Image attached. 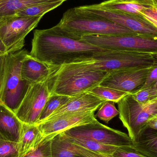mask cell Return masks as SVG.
<instances>
[{
  "label": "cell",
  "instance_id": "6da1fadb",
  "mask_svg": "<svg viewBox=\"0 0 157 157\" xmlns=\"http://www.w3.org/2000/svg\"><path fill=\"white\" fill-rule=\"evenodd\" d=\"M29 55L52 67H59L88 59L105 49L77 38L58 25L48 29H36Z\"/></svg>",
  "mask_w": 157,
  "mask_h": 157
},
{
  "label": "cell",
  "instance_id": "7a4b0ae2",
  "mask_svg": "<svg viewBox=\"0 0 157 157\" xmlns=\"http://www.w3.org/2000/svg\"><path fill=\"white\" fill-rule=\"evenodd\" d=\"M156 63L157 59L150 54L110 50L59 67L49 66L48 79L54 81L92 72H110L127 68H148Z\"/></svg>",
  "mask_w": 157,
  "mask_h": 157
},
{
  "label": "cell",
  "instance_id": "3957f363",
  "mask_svg": "<svg viewBox=\"0 0 157 157\" xmlns=\"http://www.w3.org/2000/svg\"><path fill=\"white\" fill-rule=\"evenodd\" d=\"M58 25L77 38L87 36H128L136 33L101 17L79 9L70 8L63 13Z\"/></svg>",
  "mask_w": 157,
  "mask_h": 157
},
{
  "label": "cell",
  "instance_id": "277c9868",
  "mask_svg": "<svg viewBox=\"0 0 157 157\" xmlns=\"http://www.w3.org/2000/svg\"><path fill=\"white\" fill-rule=\"evenodd\" d=\"M22 49L6 56L4 69L0 88V102L15 113L22 101L29 84L21 75V66L29 54Z\"/></svg>",
  "mask_w": 157,
  "mask_h": 157
},
{
  "label": "cell",
  "instance_id": "5b68a950",
  "mask_svg": "<svg viewBox=\"0 0 157 157\" xmlns=\"http://www.w3.org/2000/svg\"><path fill=\"white\" fill-rule=\"evenodd\" d=\"M117 104L119 118L134 142L146 128L148 121L157 114V98L148 103L141 104L131 94H128Z\"/></svg>",
  "mask_w": 157,
  "mask_h": 157
},
{
  "label": "cell",
  "instance_id": "8992f818",
  "mask_svg": "<svg viewBox=\"0 0 157 157\" xmlns=\"http://www.w3.org/2000/svg\"><path fill=\"white\" fill-rule=\"evenodd\" d=\"M81 39L105 49L150 54L157 59V37L136 34L128 36H84Z\"/></svg>",
  "mask_w": 157,
  "mask_h": 157
},
{
  "label": "cell",
  "instance_id": "52a82bcc",
  "mask_svg": "<svg viewBox=\"0 0 157 157\" xmlns=\"http://www.w3.org/2000/svg\"><path fill=\"white\" fill-rule=\"evenodd\" d=\"M42 17L13 15L0 18V39L8 54L22 50L26 37L36 27Z\"/></svg>",
  "mask_w": 157,
  "mask_h": 157
},
{
  "label": "cell",
  "instance_id": "ba28073f",
  "mask_svg": "<svg viewBox=\"0 0 157 157\" xmlns=\"http://www.w3.org/2000/svg\"><path fill=\"white\" fill-rule=\"evenodd\" d=\"M50 96L48 78L39 83L29 84L22 101L15 112L16 115L22 122L37 124Z\"/></svg>",
  "mask_w": 157,
  "mask_h": 157
},
{
  "label": "cell",
  "instance_id": "9c48e42d",
  "mask_svg": "<svg viewBox=\"0 0 157 157\" xmlns=\"http://www.w3.org/2000/svg\"><path fill=\"white\" fill-rule=\"evenodd\" d=\"M63 133L72 137H84L119 147L133 146V141L128 134L106 126L98 121L74 127Z\"/></svg>",
  "mask_w": 157,
  "mask_h": 157
},
{
  "label": "cell",
  "instance_id": "30bf717a",
  "mask_svg": "<svg viewBox=\"0 0 157 157\" xmlns=\"http://www.w3.org/2000/svg\"><path fill=\"white\" fill-rule=\"evenodd\" d=\"M81 10L123 26L138 35L157 37V28L140 15L112 11L98 4L78 6Z\"/></svg>",
  "mask_w": 157,
  "mask_h": 157
},
{
  "label": "cell",
  "instance_id": "8fae6325",
  "mask_svg": "<svg viewBox=\"0 0 157 157\" xmlns=\"http://www.w3.org/2000/svg\"><path fill=\"white\" fill-rule=\"evenodd\" d=\"M96 110L67 113L46 120L37 124L43 136L42 145L61 133L74 127L98 121L94 113Z\"/></svg>",
  "mask_w": 157,
  "mask_h": 157
},
{
  "label": "cell",
  "instance_id": "7c38bea8",
  "mask_svg": "<svg viewBox=\"0 0 157 157\" xmlns=\"http://www.w3.org/2000/svg\"><path fill=\"white\" fill-rule=\"evenodd\" d=\"M107 72H92L54 81H48L50 95L72 97L88 92L99 86L108 74Z\"/></svg>",
  "mask_w": 157,
  "mask_h": 157
},
{
  "label": "cell",
  "instance_id": "4fadbf2b",
  "mask_svg": "<svg viewBox=\"0 0 157 157\" xmlns=\"http://www.w3.org/2000/svg\"><path fill=\"white\" fill-rule=\"evenodd\" d=\"M151 67L127 68L108 72L100 86L134 94L144 86Z\"/></svg>",
  "mask_w": 157,
  "mask_h": 157
},
{
  "label": "cell",
  "instance_id": "5bb4252c",
  "mask_svg": "<svg viewBox=\"0 0 157 157\" xmlns=\"http://www.w3.org/2000/svg\"><path fill=\"white\" fill-rule=\"evenodd\" d=\"M104 101H105L90 92L82 93L71 97L66 104L53 113L47 120L67 113L96 111Z\"/></svg>",
  "mask_w": 157,
  "mask_h": 157
},
{
  "label": "cell",
  "instance_id": "9a60e30c",
  "mask_svg": "<svg viewBox=\"0 0 157 157\" xmlns=\"http://www.w3.org/2000/svg\"><path fill=\"white\" fill-rule=\"evenodd\" d=\"M43 136L37 124L22 122L18 144V157H24L42 146Z\"/></svg>",
  "mask_w": 157,
  "mask_h": 157
},
{
  "label": "cell",
  "instance_id": "2e32d148",
  "mask_svg": "<svg viewBox=\"0 0 157 157\" xmlns=\"http://www.w3.org/2000/svg\"><path fill=\"white\" fill-rule=\"evenodd\" d=\"M50 74V67L48 64L31 57L29 53L22 61L21 75L29 84L39 83L48 79Z\"/></svg>",
  "mask_w": 157,
  "mask_h": 157
},
{
  "label": "cell",
  "instance_id": "e0dca14e",
  "mask_svg": "<svg viewBox=\"0 0 157 157\" xmlns=\"http://www.w3.org/2000/svg\"><path fill=\"white\" fill-rule=\"evenodd\" d=\"M22 124L15 113L0 102V136L17 143Z\"/></svg>",
  "mask_w": 157,
  "mask_h": 157
},
{
  "label": "cell",
  "instance_id": "ac0fdd59",
  "mask_svg": "<svg viewBox=\"0 0 157 157\" xmlns=\"http://www.w3.org/2000/svg\"><path fill=\"white\" fill-rule=\"evenodd\" d=\"M155 4L154 0H107L98 5L102 8L112 11L140 15L139 12L142 9Z\"/></svg>",
  "mask_w": 157,
  "mask_h": 157
},
{
  "label": "cell",
  "instance_id": "d6986e66",
  "mask_svg": "<svg viewBox=\"0 0 157 157\" xmlns=\"http://www.w3.org/2000/svg\"><path fill=\"white\" fill-rule=\"evenodd\" d=\"M133 147L146 157H157V130L146 127L133 142Z\"/></svg>",
  "mask_w": 157,
  "mask_h": 157
},
{
  "label": "cell",
  "instance_id": "ffe728a7",
  "mask_svg": "<svg viewBox=\"0 0 157 157\" xmlns=\"http://www.w3.org/2000/svg\"><path fill=\"white\" fill-rule=\"evenodd\" d=\"M141 104H146L157 98V63L152 66L144 86L138 92L131 94Z\"/></svg>",
  "mask_w": 157,
  "mask_h": 157
},
{
  "label": "cell",
  "instance_id": "44dd1931",
  "mask_svg": "<svg viewBox=\"0 0 157 157\" xmlns=\"http://www.w3.org/2000/svg\"><path fill=\"white\" fill-rule=\"evenodd\" d=\"M64 138L70 144L82 147L88 150L96 153L113 155L119 147L106 144L95 140L84 137H72L61 133Z\"/></svg>",
  "mask_w": 157,
  "mask_h": 157
},
{
  "label": "cell",
  "instance_id": "7402d4cb",
  "mask_svg": "<svg viewBox=\"0 0 157 157\" xmlns=\"http://www.w3.org/2000/svg\"><path fill=\"white\" fill-rule=\"evenodd\" d=\"M51 157H82L61 133L48 142Z\"/></svg>",
  "mask_w": 157,
  "mask_h": 157
},
{
  "label": "cell",
  "instance_id": "603a6c76",
  "mask_svg": "<svg viewBox=\"0 0 157 157\" xmlns=\"http://www.w3.org/2000/svg\"><path fill=\"white\" fill-rule=\"evenodd\" d=\"M51 0H0V18L15 15L32 6Z\"/></svg>",
  "mask_w": 157,
  "mask_h": 157
},
{
  "label": "cell",
  "instance_id": "cb8c5ba5",
  "mask_svg": "<svg viewBox=\"0 0 157 157\" xmlns=\"http://www.w3.org/2000/svg\"><path fill=\"white\" fill-rule=\"evenodd\" d=\"M67 0H51L37 4L24 9L15 15L24 17H43L48 12L54 10Z\"/></svg>",
  "mask_w": 157,
  "mask_h": 157
},
{
  "label": "cell",
  "instance_id": "d4e9b609",
  "mask_svg": "<svg viewBox=\"0 0 157 157\" xmlns=\"http://www.w3.org/2000/svg\"><path fill=\"white\" fill-rule=\"evenodd\" d=\"M71 97L63 95L52 94L49 97L41 112L37 124L47 120L53 113L66 104Z\"/></svg>",
  "mask_w": 157,
  "mask_h": 157
},
{
  "label": "cell",
  "instance_id": "484cf974",
  "mask_svg": "<svg viewBox=\"0 0 157 157\" xmlns=\"http://www.w3.org/2000/svg\"><path fill=\"white\" fill-rule=\"evenodd\" d=\"M96 97L106 101H113L117 103L128 94L114 89L98 86L88 91Z\"/></svg>",
  "mask_w": 157,
  "mask_h": 157
},
{
  "label": "cell",
  "instance_id": "4316f807",
  "mask_svg": "<svg viewBox=\"0 0 157 157\" xmlns=\"http://www.w3.org/2000/svg\"><path fill=\"white\" fill-rule=\"evenodd\" d=\"M115 102L106 101L100 107L96 117L106 123H108L114 117L119 114V110L115 106Z\"/></svg>",
  "mask_w": 157,
  "mask_h": 157
},
{
  "label": "cell",
  "instance_id": "83f0119b",
  "mask_svg": "<svg viewBox=\"0 0 157 157\" xmlns=\"http://www.w3.org/2000/svg\"><path fill=\"white\" fill-rule=\"evenodd\" d=\"M0 157H18V144L0 136Z\"/></svg>",
  "mask_w": 157,
  "mask_h": 157
},
{
  "label": "cell",
  "instance_id": "f1b7e54d",
  "mask_svg": "<svg viewBox=\"0 0 157 157\" xmlns=\"http://www.w3.org/2000/svg\"><path fill=\"white\" fill-rule=\"evenodd\" d=\"M139 14L157 28V5L155 3L150 7L142 9Z\"/></svg>",
  "mask_w": 157,
  "mask_h": 157
},
{
  "label": "cell",
  "instance_id": "f546056e",
  "mask_svg": "<svg viewBox=\"0 0 157 157\" xmlns=\"http://www.w3.org/2000/svg\"><path fill=\"white\" fill-rule=\"evenodd\" d=\"M113 157H146L137 152L133 146L121 147L113 153Z\"/></svg>",
  "mask_w": 157,
  "mask_h": 157
},
{
  "label": "cell",
  "instance_id": "4dcf8cb0",
  "mask_svg": "<svg viewBox=\"0 0 157 157\" xmlns=\"http://www.w3.org/2000/svg\"><path fill=\"white\" fill-rule=\"evenodd\" d=\"M75 151L82 157H113L111 155H105L101 153H96L88 150L82 147L78 146L72 144Z\"/></svg>",
  "mask_w": 157,
  "mask_h": 157
},
{
  "label": "cell",
  "instance_id": "1f68e13d",
  "mask_svg": "<svg viewBox=\"0 0 157 157\" xmlns=\"http://www.w3.org/2000/svg\"><path fill=\"white\" fill-rule=\"evenodd\" d=\"M24 157H51L48 143L42 145L38 149Z\"/></svg>",
  "mask_w": 157,
  "mask_h": 157
},
{
  "label": "cell",
  "instance_id": "d6a6232c",
  "mask_svg": "<svg viewBox=\"0 0 157 157\" xmlns=\"http://www.w3.org/2000/svg\"><path fill=\"white\" fill-rule=\"evenodd\" d=\"M147 127L157 130V114L148 121Z\"/></svg>",
  "mask_w": 157,
  "mask_h": 157
},
{
  "label": "cell",
  "instance_id": "836d02e7",
  "mask_svg": "<svg viewBox=\"0 0 157 157\" xmlns=\"http://www.w3.org/2000/svg\"><path fill=\"white\" fill-rule=\"evenodd\" d=\"M6 56L0 57V88H1L2 79L3 75Z\"/></svg>",
  "mask_w": 157,
  "mask_h": 157
},
{
  "label": "cell",
  "instance_id": "e575fe53",
  "mask_svg": "<svg viewBox=\"0 0 157 157\" xmlns=\"http://www.w3.org/2000/svg\"><path fill=\"white\" fill-rule=\"evenodd\" d=\"M7 54H8L7 48L0 39V57L6 56Z\"/></svg>",
  "mask_w": 157,
  "mask_h": 157
},
{
  "label": "cell",
  "instance_id": "d590c367",
  "mask_svg": "<svg viewBox=\"0 0 157 157\" xmlns=\"http://www.w3.org/2000/svg\"><path fill=\"white\" fill-rule=\"evenodd\" d=\"M154 1L155 2L157 5V0H154Z\"/></svg>",
  "mask_w": 157,
  "mask_h": 157
}]
</instances>
